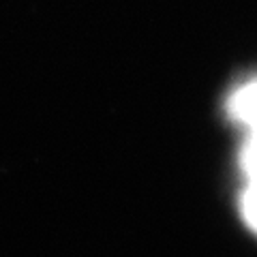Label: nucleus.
<instances>
[{"mask_svg": "<svg viewBox=\"0 0 257 257\" xmlns=\"http://www.w3.org/2000/svg\"><path fill=\"white\" fill-rule=\"evenodd\" d=\"M225 114L246 133L257 131V75L236 84L225 96Z\"/></svg>", "mask_w": 257, "mask_h": 257, "instance_id": "obj_1", "label": "nucleus"}, {"mask_svg": "<svg viewBox=\"0 0 257 257\" xmlns=\"http://www.w3.org/2000/svg\"><path fill=\"white\" fill-rule=\"evenodd\" d=\"M240 167L244 178H257V131L246 133V140L240 150Z\"/></svg>", "mask_w": 257, "mask_h": 257, "instance_id": "obj_2", "label": "nucleus"}, {"mask_svg": "<svg viewBox=\"0 0 257 257\" xmlns=\"http://www.w3.org/2000/svg\"><path fill=\"white\" fill-rule=\"evenodd\" d=\"M242 214L246 223L257 231V178H246L242 191Z\"/></svg>", "mask_w": 257, "mask_h": 257, "instance_id": "obj_3", "label": "nucleus"}]
</instances>
